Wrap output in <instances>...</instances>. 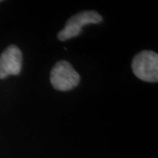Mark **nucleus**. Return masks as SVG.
<instances>
[{"instance_id": "4", "label": "nucleus", "mask_w": 158, "mask_h": 158, "mask_svg": "<svg viewBox=\"0 0 158 158\" xmlns=\"http://www.w3.org/2000/svg\"><path fill=\"white\" fill-rule=\"evenodd\" d=\"M22 69V53L17 46H9L0 56V79L18 76Z\"/></svg>"}, {"instance_id": "1", "label": "nucleus", "mask_w": 158, "mask_h": 158, "mask_svg": "<svg viewBox=\"0 0 158 158\" xmlns=\"http://www.w3.org/2000/svg\"><path fill=\"white\" fill-rule=\"evenodd\" d=\"M132 70L142 81L156 83L158 80V55L154 51L139 52L132 61Z\"/></svg>"}, {"instance_id": "3", "label": "nucleus", "mask_w": 158, "mask_h": 158, "mask_svg": "<svg viewBox=\"0 0 158 158\" xmlns=\"http://www.w3.org/2000/svg\"><path fill=\"white\" fill-rule=\"evenodd\" d=\"M103 19L100 14L95 11H84L74 15L69 19L65 27L59 32L58 39L62 41L78 36L82 28L90 24H98Z\"/></svg>"}, {"instance_id": "2", "label": "nucleus", "mask_w": 158, "mask_h": 158, "mask_svg": "<svg viewBox=\"0 0 158 158\" xmlns=\"http://www.w3.org/2000/svg\"><path fill=\"white\" fill-rule=\"evenodd\" d=\"M50 82L54 89L60 91H67L78 85L80 76L69 62L62 60L56 62L52 69Z\"/></svg>"}]
</instances>
